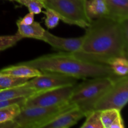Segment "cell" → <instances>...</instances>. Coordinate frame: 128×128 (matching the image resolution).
Returning a JSON list of instances; mask_svg holds the SVG:
<instances>
[{
	"instance_id": "5bb4252c",
	"label": "cell",
	"mask_w": 128,
	"mask_h": 128,
	"mask_svg": "<svg viewBox=\"0 0 128 128\" xmlns=\"http://www.w3.org/2000/svg\"><path fill=\"white\" fill-rule=\"evenodd\" d=\"M36 91L25 84L22 86L0 90V101L19 98H27L34 94Z\"/></svg>"
},
{
	"instance_id": "d6986e66",
	"label": "cell",
	"mask_w": 128,
	"mask_h": 128,
	"mask_svg": "<svg viewBox=\"0 0 128 128\" xmlns=\"http://www.w3.org/2000/svg\"><path fill=\"white\" fill-rule=\"evenodd\" d=\"M21 106L20 104H13L0 108V124L12 121L20 114Z\"/></svg>"
},
{
	"instance_id": "d4e9b609",
	"label": "cell",
	"mask_w": 128,
	"mask_h": 128,
	"mask_svg": "<svg viewBox=\"0 0 128 128\" xmlns=\"http://www.w3.org/2000/svg\"><path fill=\"white\" fill-rule=\"evenodd\" d=\"M34 21V14L30 12L27 14L25 15L24 17L19 19L16 22V24L28 25L32 24Z\"/></svg>"
},
{
	"instance_id": "7402d4cb",
	"label": "cell",
	"mask_w": 128,
	"mask_h": 128,
	"mask_svg": "<svg viewBox=\"0 0 128 128\" xmlns=\"http://www.w3.org/2000/svg\"><path fill=\"white\" fill-rule=\"evenodd\" d=\"M19 3L26 6L30 12L39 14L42 12V8H44L41 0H20Z\"/></svg>"
},
{
	"instance_id": "44dd1931",
	"label": "cell",
	"mask_w": 128,
	"mask_h": 128,
	"mask_svg": "<svg viewBox=\"0 0 128 128\" xmlns=\"http://www.w3.org/2000/svg\"><path fill=\"white\" fill-rule=\"evenodd\" d=\"M22 38L16 33L14 35L0 36V51L6 50L14 46Z\"/></svg>"
},
{
	"instance_id": "9a60e30c",
	"label": "cell",
	"mask_w": 128,
	"mask_h": 128,
	"mask_svg": "<svg viewBox=\"0 0 128 128\" xmlns=\"http://www.w3.org/2000/svg\"><path fill=\"white\" fill-rule=\"evenodd\" d=\"M86 11L91 20L106 17L108 13L105 0H86Z\"/></svg>"
},
{
	"instance_id": "e0dca14e",
	"label": "cell",
	"mask_w": 128,
	"mask_h": 128,
	"mask_svg": "<svg viewBox=\"0 0 128 128\" xmlns=\"http://www.w3.org/2000/svg\"><path fill=\"white\" fill-rule=\"evenodd\" d=\"M112 72L117 76L128 75V61L126 57H116L111 60L108 64Z\"/></svg>"
},
{
	"instance_id": "3957f363",
	"label": "cell",
	"mask_w": 128,
	"mask_h": 128,
	"mask_svg": "<svg viewBox=\"0 0 128 128\" xmlns=\"http://www.w3.org/2000/svg\"><path fill=\"white\" fill-rule=\"evenodd\" d=\"M116 76H100L85 80L75 85L68 102L75 105L85 116L94 110L96 102L112 86Z\"/></svg>"
},
{
	"instance_id": "603a6c76",
	"label": "cell",
	"mask_w": 128,
	"mask_h": 128,
	"mask_svg": "<svg viewBox=\"0 0 128 128\" xmlns=\"http://www.w3.org/2000/svg\"><path fill=\"white\" fill-rule=\"evenodd\" d=\"M46 11L44 13L46 15L45 18V25L49 29H52L56 27L60 21V18L53 11L48 8H45Z\"/></svg>"
},
{
	"instance_id": "ffe728a7",
	"label": "cell",
	"mask_w": 128,
	"mask_h": 128,
	"mask_svg": "<svg viewBox=\"0 0 128 128\" xmlns=\"http://www.w3.org/2000/svg\"><path fill=\"white\" fill-rule=\"evenodd\" d=\"M100 110H92L86 116V120L81 128H104L101 120Z\"/></svg>"
},
{
	"instance_id": "6da1fadb",
	"label": "cell",
	"mask_w": 128,
	"mask_h": 128,
	"mask_svg": "<svg viewBox=\"0 0 128 128\" xmlns=\"http://www.w3.org/2000/svg\"><path fill=\"white\" fill-rule=\"evenodd\" d=\"M80 50L71 53L80 60L108 65L116 57L128 58V20L116 22L106 17L91 21Z\"/></svg>"
},
{
	"instance_id": "7c38bea8",
	"label": "cell",
	"mask_w": 128,
	"mask_h": 128,
	"mask_svg": "<svg viewBox=\"0 0 128 128\" xmlns=\"http://www.w3.org/2000/svg\"><path fill=\"white\" fill-rule=\"evenodd\" d=\"M0 72L4 74L12 75L16 77L29 79L40 76L42 72L34 68H32L31 66L21 63L2 69Z\"/></svg>"
},
{
	"instance_id": "9c48e42d",
	"label": "cell",
	"mask_w": 128,
	"mask_h": 128,
	"mask_svg": "<svg viewBox=\"0 0 128 128\" xmlns=\"http://www.w3.org/2000/svg\"><path fill=\"white\" fill-rule=\"evenodd\" d=\"M40 40L44 41L55 49L73 53L78 51L81 48L83 36L74 38H64L55 36L45 30L43 36Z\"/></svg>"
},
{
	"instance_id": "2e32d148",
	"label": "cell",
	"mask_w": 128,
	"mask_h": 128,
	"mask_svg": "<svg viewBox=\"0 0 128 128\" xmlns=\"http://www.w3.org/2000/svg\"><path fill=\"white\" fill-rule=\"evenodd\" d=\"M18 26V33L23 38H33L40 40L42 37L45 30L39 22L34 21L28 25L16 24Z\"/></svg>"
},
{
	"instance_id": "4316f807",
	"label": "cell",
	"mask_w": 128,
	"mask_h": 128,
	"mask_svg": "<svg viewBox=\"0 0 128 128\" xmlns=\"http://www.w3.org/2000/svg\"><path fill=\"white\" fill-rule=\"evenodd\" d=\"M2 73H1V72H0V76H2Z\"/></svg>"
},
{
	"instance_id": "ba28073f",
	"label": "cell",
	"mask_w": 128,
	"mask_h": 128,
	"mask_svg": "<svg viewBox=\"0 0 128 128\" xmlns=\"http://www.w3.org/2000/svg\"><path fill=\"white\" fill-rule=\"evenodd\" d=\"M78 79L63 74L53 72H42L40 76L32 78L25 85L34 90L36 92L52 90L62 86L74 85Z\"/></svg>"
},
{
	"instance_id": "cb8c5ba5",
	"label": "cell",
	"mask_w": 128,
	"mask_h": 128,
	"mask_svg": "<svg viewBox=\"0 0 128 128\" xmlns=\"http://www.w3.org/2000/svg\"><path fill=\"white\" fill-rule=\"evenodd\" d=\"M26 98H15V99H11V100H4V101H0V108H1L6 107V106H10L13 104H21V107H22V104H23L24 102L25 101V99Z\"/></svg>"
},
{
	"instance_id": "484cf974",
	"label": "cell",
	"mask_w": 128,
	"mask_h": 128,
	"mask_svg": "<svg viewBox=\"0 0 128 128\" xmlns=\"http://www.w3.org/2000/svg\"><path fill=\"white\" fill-rule=\"evenodd\" d=\"M9 1H16V2H18V1H20V0H9Z\"/></svg>"
},
{
	"instance_id": "277c9868",
	"label": "cell",
	"mask_w": 128,
	"mask_h": 128,
	"mask_svg": "<svg viewBox=\"0 0 128 128\" xmlns=\"http://www.w3.org/2000/svg\"><path fill=\"white\" fill-rule=\"evenodd\" d=\"M44 8L53 11L65 23L86 29L92 20L86 11V0H41Z\"/></svg>"
},
{
	"instance_id": "8992f818",
	"label": "cell",
	"mask_w": 128,
	"mask_h": 128,
	"mask_svg": "<svg viewBox=\"0 0 128 128\" xmlns=\"http://www.w3.org/2000/svg\"><path fill=\"white\" fill-rule=\"evenodd\" d=\"M128 101V77L116 76L112 86L98 101L94 110L117 109L121 111Z\"/></svg>"
},
{
	"instance_id": "7a4b0ae2",
	"label": "cell",
	"mask_w": 128,
	"mask_h": 128,
	"mask_svg": "<svg viewBox=\"0 0 128 128\" xmlns=\"http://www.w3.org/2000/svg\"><path fill=\"white\" fill-rule=\"evenodd\" d=\"M21 64L34 68L41 72H58L78 80L100 76H117L109 65L86 62L70 52L45 54Z\"/></svg>"
},
{
	"instance_id": "ac0fdd59",
	"label": "cell",
	"mask_w": 128,
	"mask_h": 128,
	"mask_svg": "<svg viewBox=\"0 0 128 128\" xmlns=\"http://www.w3.org/2000/svg\"><path fill=\"white\" fill-rule=\"evenodd\" d=\"M29 78H20L12 75L4 74L0 76V90L18 87L26 84Z\"/></svg>"
},
{
	"instance_id": "30bf717a",
	"label": "cell",
	"mask_w": 128,
	"mask_h": 128,
	"mask_svg": "<svg viewBox=\"0 0 128 128\" xmlns=\"http://www.w3.org/2000/svg\"><path fill=\"white\" fill-rule=\"evenodd\" d=\"M84 116V113L77 106H74L58 116L42 128H69L76 124Z\"/></svg>"
},
{
	"instance_id": "5b68a950",
	"label": "cell",
	"mask_w": 128,
	"mask_h": 128,
	"mask_svg": "<svg viewBox=\"0 0 128 128\" xmlns=\"http://www.w3.org/2000/svg\"><path fill=\"white\" fill-rule=\"evenodd\" d=\"M76 106L68 102L51 107H30L21 108L14 119L19 128H42L58 116Z\"/></svg>"
},
{
	"instance_id": "8fae6325",
	"label": "cell",
	"mask_w": 128,
	"mask_h": 128,
	"mask_svg": "<svg viewBox=\"0 0 128 128\" xmlns=\"http://www.w3.org/2000/svg\"><path fill=\"white\" fill-rule=\"evenodd\" d=\"M108 13L106 17L121 22L128 20V0H105Z\"/></svg>"
},
{
	"instance_id": "52a82bcc",
	"label": "cell",
	"mask_w": 128,
	"mask_h": 128,
	"mask_svg": "<svg viewBox=\"0 0 128 128\" xmlns=\"http://www.w3.org/2000/svg\"><path fill=\"white\" fill-rule=\"evenodd\" d=\"M75 85H69L35 92L25 99L21 108L51 107L65 103L70 100Z\"/></svg>"
},
{
	"instance_id": "4fadbf2b",
	"label": "cell",
	"mask_w": 128,
	"mask_h": 128,
	"mask_svg": "<svg viewBox=\"0 0 128 128\" xmlns=\"http://www.w3.org/2000/svg\"><path fill=\"white\" fill-rule=\"evenodd\" d=\"M101 120L104 128H124L121 111L117 109H106L101 112Z\"/></svg>"
}]
</instances>
